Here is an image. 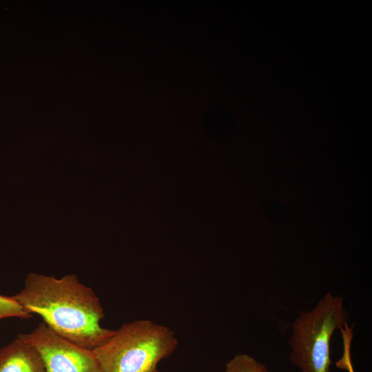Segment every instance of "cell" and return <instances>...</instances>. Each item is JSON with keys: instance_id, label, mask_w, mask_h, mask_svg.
<instances>
[{"instance_id": "6da1fadb", "label": "cell", "mask_w": 372, "mask_h": 372, "mask_svg": "<svg viewBox=\"0 0 372 372\" xmlns=\"http://www.w3.org/2000/svg\"><path fill=\"white\" fill-rule=\"evenodd\" d=\"M10 297L26 313L40 316L50 329L79 347L93 351L114 333L101 326L105 313L100 300L76 275L56 279L30 273L24 288Z\"/></svg>"}, {"instance_id": "277c9868", "label": "cell", "mask_w": 372, "mask_h": 372, "mask_svg": "<svg viewBox=\"0 0 372 372\" xmlns=\"http://www.w3.org/2000/svg\"><path fill=\"white\" fill-rule=\"evenodd\" d=\"M19 338L40 353L45 372H104L94 351L60 336L44 322Z\"/></svg>"}, {"instance_id": "5b68a950", "label": "cell", "mask_w": 372, "mask_h": 372, "mask_svg": "<svg viewBox=\"0 0 372 372\" xmlns=\"http://www.w3.org/2000/svg\"><path fill=\"white\" fill-rule=\"evenodd\" d=\"M0 372H45L39 351L17 337L0 349Z\"/></svg>"}, {"instance_id": "52a82bcc", "label": "cell", "mask_w": 372, "mask_h": 372, "mask_svg": "<svg viewBox=\"0 0 372 372\" xmlns=\"http://www.w3.org/2000/svg\"><path fill=\"white\" fill-rule=\"evenodd\" d=\"M33 315L28 314L17 302L11 297L0 295V320L17 317L21 319H30Z\"/></svg>"}, {"instance_id": "8992f818", "label": "cell", "mask_w": 372, "mask_h": 372, "mask_svg": "<svg viewBox=\"0 0 372 372\" xmlns=\"http://www.w3.org/2000/svg\"><path fill=\"white\" fill-rule=\"evenodd\" d=\"M224 372H269L266 366L246 353L233 357L225 365Z\"/></svg>"}, {"instance_id": "3957f363", "label": "cell", "mask_w": 372, "mask_h": 372, "mask_svg": "<svg viewBox=\"0 0 372 372\" xmlns=\"http://www.w3.org/2000/svg\"><path fill=\"white\" fill-rule=\"evenodd\" d=\"M343 298L328 292L315 308L294 321L289 355L302 372H330V340L336 329L347 324Z\"/></svg>"}, {"instance_id": "ba28073f", "label": "cell", "mask_w": 372, "mask_h": 372, "mask_svg": "<svg viewBox=\"0 0 372 372\" xmlns=\"http://www.w3.org/2000/svg\"><path fill=\"white\" fill-rule=\"evenodd\" d=\"M157 372H160L159 371H158Z\"/></svg>"}, {"instance_id": "7a4b0ae2", "label": "cell", "mask_w": 372, "mask_h": 372, "mask_svg": "<svg viewBox=\"0 0 372 372\" xmlns=\"http://www.w3.org/2000/svg\"><path fill=\"white\" fill-rule=\"evenodd\" d=\"M173 330L149 320L125 323L93 350L104 372H157L177 348Z\"/></svg>"}]
</instances>
